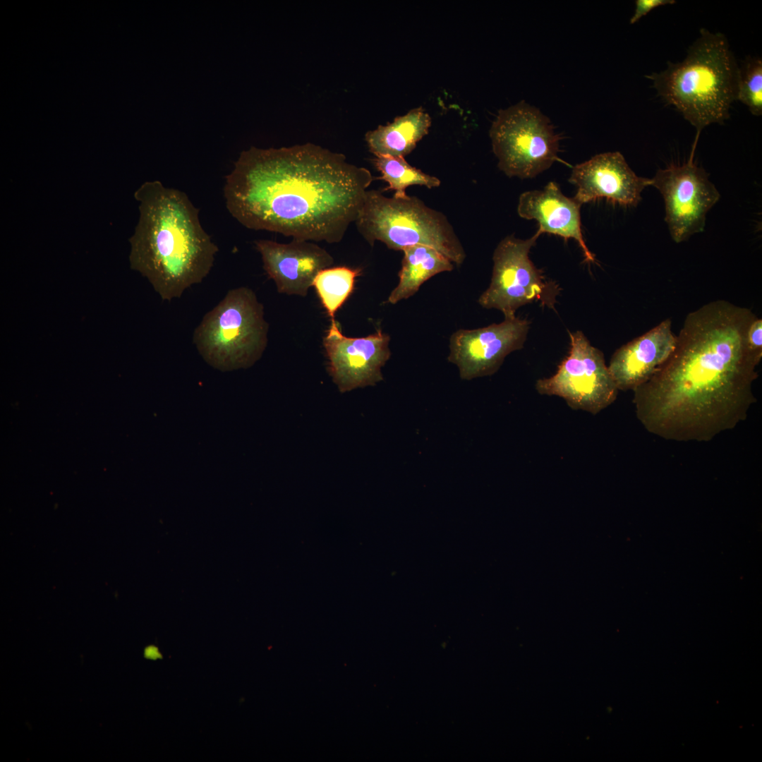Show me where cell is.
Returning <instances> with one entry per match:
<instances>
[{"label":"cell","mask_w":762,"mask_h":762,"mask_svg":"<svg viewBox=\"0 0 762 762\" xmlns=\"http://www.w3.org/2000/svg\"><path fill=\"white\" fill-rule=\"evenodd\" d=\"M756 315L716 300L689 313L675 348L648 380L636 387V417L667 440L709 442L745 421L756 399L759 364L745 345Z\"/></svg>","instance_id":"obj_1"},{"label":"cell","mask_w":762,"mask_h":762,"mask_svg":"<svg viewBox=\"0 0 762 762\" xmlns=\"http://www.w3.org/2000/svg\"><path fill=\"white\" fill-rule=\"evenodd\" d=\"M373 179L368 169L315 144L250 147L223 191L229 212L246 228L333 243L355 222Z\"/></svg>","instance_id":"obj_2"},{"label":"cell","mask_w":762,"mask_h":762,"mask_svg":"<svg viewBox=\"0 0 762 762\" xmlns=\"http://www.w3.org/2000/svg\"><path fill=\"white\" fill-rule=\"evenodd\" d=\"M133 195L139 217L129 238L131 268L146 277L162 300L179 298L209 274L218 246L184 192L155 180L142 183Z\"/></svg>","instance_id":"obj_3"},{"label":"cell","mask_w":762,"mask_h":762,"mask_svg":"<svg viewBox=\"0 0 762 762\" xmlns=\"http://www.w3.org/2000/svg\"><path fill=\"white\" fill-rule=\"evenodd\" d=\"M738 69L727 37L703 28L682 62H669L664 71L646 77L658 96L675 107L698 135L706 126L729 119Z\"/></svg>","instance_id":"obj_4"},{"label":"cell","mask_w":762,"mask_h":762,"mask_svg":"<svg viewBox=\"0 0 762 762\" xmlns=\"http://www.w3.org/2000/svg\"><path fill=\"white\" fill-rule=\"evenodd\" d=\"M382 192L367 190L355 221L371 246L376 241L395 250L423 245L435 248L457 265L464 262V247L444 214L416 196L388 198Z\"/></svg>","instance_id":"obj_5"},{"label":"cell","mask_w":762,"mask_h":762,"mask_svg":"<svg viewBox=\"0 0 762 762\" xmlns=\"http://www.w3.org/2000/svg\"><path fill=\"white\" fill-rule=\"evenodd\" d=\"M264 307L246 286L229 290L202 318L193 341L204 361L223 372L248 368L267 344Z\"/></svg>","instance_id":"obj_6"},{"label":"cell","mask_w":762,"mask_h":762,"mask_svg":"<svg viewBox=\"0 0 762 762\" xmlns=\"http://www.w3.org/2000/svg\"><path fill=\"white\" fill-rule=\"evenodd\" d=\"M498 168L509 177L532 179L560 160V136L539 109L521 101L499 111L490 130Z\"/></svg>","instance_id":"obj_7"},{"label":"cell","mask_w":762,"mask_h":762,"mask_svg":"<svg viewBox=\"0 0 762 762\" xmlns=\"http://www.w3.org/2000/svg\"><path fill=\"white\" fill-rule=\"evenodd\" d=\"M570 349L555 375L537 380L543 395L562 398L573 409L595 415L611 405L619 389L606 365L604 355L581 331L569 332Z\"/></svg>","instance_id":"obj_8"},{"label":"cell","mask_w":762,"mask_h":762,"mask_svg":"<svg viewBox=\"0 0 762 762\" xmlns=\"http://www.w3.org/2000/svg\"><path fill=\"white\" fill-rule=\"evenodd\" d=\"M540 234L527 239L507 236L496 247L490 284L480 296L478 303L486 309L501 311L504 318L515 317L520 307L540 300L550 305L557 286L544 280L542 272L530 260L529 253Z\"/></svg>","instance_id":"obj_9"},{"label":"cell","mask_w":762,"mask_h":762,"mask_svg":"<svg viewBox=\"0 0 762 762\" xmlns=\"http://www.w3.org/2000/svg\"><path fill=\"white\" fill-rule=\"evenodd\" d=\"M694 149L687 163L659 169L651 179L663 198L665 221L675 243L703 231L706 214L720 197L708 174L694 162Z\"/></svg>","instance_id":"obj_10"},{"label":"cell","mask_w":762,"mask_h":762,"mask_svg":"<svg viewBox=\"0 0 762 762\" xmlns=\"http://www.w3.org/2000/svg\"><path fill=\"white\" fill-rule=\"evenodd\" d=\"M529 328L527 320L515 316L484 327L460 329L450 337L447 359L462 380L491 375L507 355L523 348Z\"/></svg>","instance_id":"obj_11"},{"label":"cell","mask_w":762,"mask_h":762,"mask_svg":"<svg viewBox=\"0 0 762 762\" xmlns=\"http://www.w3.org/2000/svg\"><path fill=\"white\" fill-rule=\"evenodd\" d=\"M390 337L377 329L363 337L341 333L339 322L331 325L323 338L328 371L341 393L373 386L383 380L381 369L391 356Z\"/></svg>","instance_id":"obj_12"},{"label":"cell","mask_w":762,"mask_h":762,"mask_svg":"<svg viewBox=\"0 0 762 762\" xmlns=\"http://www.w3.org/2000/svg\"><path fill=\"white\" fill-rule=\"evenodd\" d=\"M569 181L576 186L574 198L581 205L605 198L626 207H636L651 183V179L638 176L617 151L596 155L573 167Z\"/></svg>","instance_id":"obj_13"},{"label":"cell","mask_w":762,"mask_h":762,"mask_svg":"<svg viewBox=\"0 0 762 762\" xmlns=\"http://www.w3.org/2000/svg\"><path fill=\"white\" fill-rule=\"evenodd\" d=\"M254 244L265 272L280 294L306 296L318 272L334 262L326 250L309 241L293 238L280 243L259 239Z\"/></svg>","instance_id":"obj_14"},{"label":"cell","mask_w":762,"mask_h":762,"mask_svg":"<svg viewBox=\"0 0 762 762\" xmlns=\"http://www.w3.org/2000/svg\"><path fill=\"white\" fill-rule=\"evenodd\" d=\"M676 343L668 318L617 349L607 367L618 389L634 390L648 380L672 354Z\"/></svg>","instance_id":"obj_15"},{"label":"cell","mask_w":762,"mask_h":762,"mask_svg":"<svg viewBox=\"0 0 762 762\" xmlns=\"http://www.w3.org/2000/svg\"><path fill=\"white\" fill-rule=\"evenodd\" d=\"M582 205L574 198H568L554 181L541 190L524 192L520 195L518 214L526 219H535L537 231L573 238L581 248L586 260L594 262L595 258L587 247L581 231L580 209Z\"/></svg>","instance_id":"obj_16"},{"label":"cell","mask_w":762,"mask_h":762,"mask_svg":"<svg viewBox=\"0 0 762 762\" xmlns=\"http://www.w3.org/2000/svg\"><path fill=\"white\" fill-rule=\"evenodd\" d=\"M430 125L429 114L421 107L416 108L385 126L367 132L365 141L375 156L404 157L428 134Z\"/></svg>","instance_id":"obj_17"},{"label":"cell","mask_w":762,"mask_h":762,"mask_svg":"<svg viewBox=\"0 0 762 762\" xmlns=\"http://www.w3.org/2000/svg\"><path fill=\"white\" fill-rule=\"evenodd\" d=\"M399 282L387 302L396 304L413 296L421 286L437 274L450 272L452 262L433 248L417 245L404 248Z\"/></svg>","instance_id":"obj_18"},{"label":"cell","mask_w":762,"mask_h":762,"mask_svg":"<svg viewBox=\"0 0 762 762\" xmlns=\"http://www.w3.org/2000/svg\"><path fill=\"white\" fill-rule=\"evenodd\" d=\"M373 163L381 174L378 179L388 184L382 190H394L395 198L407 197L406 189L410 186L419 185L432 188L438 187L441 183L438 178L410 165L402 157L375 156Z\"/></svg>","instance_id":"obj_19"},{"label":"cell","mask_w":762,"mask_h":762,"mask_svg":"<svg viewBox=\"0 0 762 762\" xmlns=\"http://www.w3.org/2000/svg\"><path fill=\"white\" fill-rule=\"evenodd\" d=\"M361 271L345 266L330 267L316 275L313 286L331 320L353 292Z\"/></svg>","instance_id":"obj_20"},{"label":"cell","mask_w":762,"mask_h":762,"mask_svg":"<svg viewBox=\"0 0 762 762\" xmlns=\"http://www.w3.org/2000/svg\"><path fill=\"white\" fill-rule=\"evenodd\" d=\"M736 100L746 105L754 116L762 115V60L746 58L739 66Z\"/></svg>","instance_id":"obj_21"},{"label":"cell","mask_w":762,"mask_h":762,"mask_svg":"<svg viewBox=\"0 0 762 762\" xmlns=\"http://www.w3.org/2000/svg\"><path fill=\"white\" fill-rule=\"evenodd\" d=\"M746 348L751 356L760 363L762 358V320L756 316L749 324L745 334Z\"/></svg>","instance_id":"obj_22"},{"label":"cell","mask_w":762,"mask_h":762,"mask_svg":"<svg viewBox=\"0 0 762 762\" xmlns=\"http://www.w3.org/2000/svg\"><path fill=\"white\" fill-rule=\"evenodd\" d=\"M675 2L674 0H636V8L629 23L634 24L654 8L667 4H674Z\"/></svg>","instance_id":"obj_23"}]
</instances>
